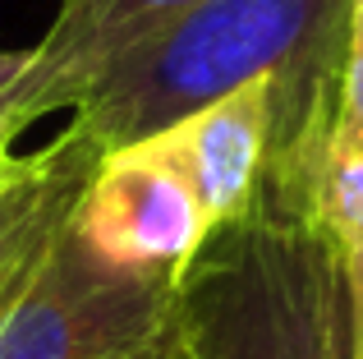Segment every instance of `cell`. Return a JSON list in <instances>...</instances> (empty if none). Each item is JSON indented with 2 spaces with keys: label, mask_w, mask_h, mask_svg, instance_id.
<instances>
[{
  "label": "cell",
  "mask_w": 363,
  "mask_h": 359,
  "mask_svg": "<svg viewBox=\"0 0 363 359\" xmlns=\"http://www.w3.org/2000/svg\"><path fill=\"white\" fill-rule=\"evenodd\" d=\"M28 55H33V46H0V97H5V92L23 79Z\"/></svg>",
  "instance_id": "10"
},
{
  "label": "cell",
  "mask_w": 363,
  "mask_h": 359,
  "mask_svg": "<svg viewBox=\"0 0 363 359\" xmlns=\"http://www.w3.org/2000/svg\"><path fill=\"white\" fill-rule=\"evenodd\" d=\"M340 359H363V290L340 281Z\"/></svg>",
  "instance_id": "9"
},
{
  "label": "cell",
  "mask_w": 363,
  "mask_h": 359,
  "mask_svg": "<svg viewBox=\"0 0 363 359\" xmlns=\"http://www.w3.org/2000/svg\"><path fill=\"white\" fill-rule=\"evenodd\" d=\"M0 359H184L179 277L111 267L65 221L0 314Z\"/></svg>",
  "instance_id": "3"
},
{
  "label": "cell",
  "mask_w": 363,
  "mask_h": 359,
  "mask_svg": "<svg viewBox=\"0 0 363 359\" xmlns=\"http://www.w3.org/2000/svg\"><path fill=\"white\" fill-rule=\"evenodd\" d=\"M308 221L336 253L340 281L363 290V148H322L308 189Z\"/></svg>",
  "instance_id": "8"
},
{
  "label": "cell",
  "mask_w": 363,
  "mask_h": 359,
  "mask_svg": "<svg viewBox=\"0 0 363 359\" xmlns=\"http://www.w3.org/2000/svg\"><path fill=\"white\" fill-rule=\"evenodd\" d=\"M345 9L350 0H198L92 70L65 134L101 157L166 134L253 79H272L262 184L303 198L331 134Z\"/></svg>",
  "instance_id": "1"
},
{
  "label": "cell",
  "mask_w": 363,
  "mask_h": 359,
  "mask_svg": "<svg viewBox=\"0 0 363 359\" xmlns=\"http://www.w3.org/2000/svg\"><path fill=\"white\" fill-rule=\"evenodd\" d=\"M170 157L189 175L207 226L240 221L253 207L267 175V148H272V79H253L225 92L221 101L184 116L166 134Z\"/></svg>",
  "instance_id": "6"
},
{
  "label": "cell",
  "mask_w": 363,
  "mask_h": 359,
  "mask_svg": "<svg viewBox=\"0 0 363 359\" xmlns=\"http://www.w3.org/2000/svg\"><path fill=\"white\" fill-rule=\"evenodd\" d=\"M198 0H60L51 28L33 42L28 70L0 97V120L23 134L33 120L69 111L101 60Z\"/></svg>",
  "instance_id": "5"
},
{
  "label": "cell",
  "mask_w": 363,
  "mask_h": 359,
  "mask_svg": "<svg viewBox=\"0 0 363 359\" xmlns=\"http://www.w3.org/2000/svg\"><path fill=\"white\" fill-rule=\"evenodd\" d=\"M14 129L5 125V120H0V184H9V180H14V171H18V162H23V157H14Z\"/></svg>",
  "instance_id": "11"
},
{
  "label": "cell",
  "mask_w": 363,
  "mask_h": 359,
  "mask_svg": "<svg viewBox=\"0 0 363 359\" xmlns=\"http://www.w3.org/2000/svg\"><path fill=\"white\" fill-rule=\"evenodd\" d=\"M184 359H340V267L303 212L257 194L179 272Z\"/></svg>",
  "instance_id": "2"
},
{
  "label": "cell",
  "mask_w": 363,
  "mask_h": 359,
  "mask_svg": "<svg viewBox=\"0 0 363 359\" xmlns=\"http://www.w3.org/2000/svg\"><path fill=\"white\" fill-rule=\"evenodd\" d=\"M97 153L79 138L60 134L42 153H28L9 184H0V314L51 244V235L69 221Z\"/></svg>",
  "instance_id": "7"
},
{
  "label": "cell",
  "mask_w": 363,
  "mask_h": 359,
  "mask_svg": "<svg viewBox=\"0 0 363 359\" xmlns=\"http://www.w3.org/2000/svg\"><path fill=\"white\" fill-rule=\"evenodd\" d=\"M69 226L111 267L170 277H179L212 235L194 184L161 134L101 153Z\"/></svg>",
  "instance_id": "4"
}]
</instances>
